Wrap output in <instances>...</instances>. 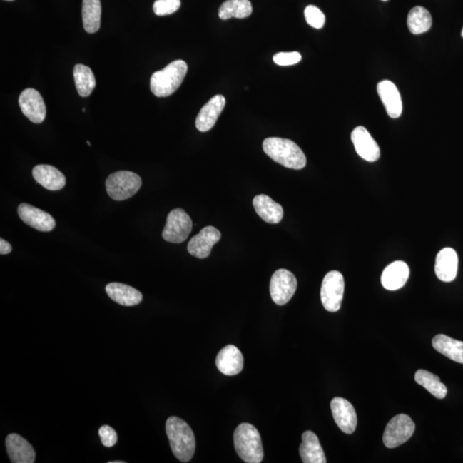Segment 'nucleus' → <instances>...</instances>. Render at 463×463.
Masks as SVG:
<instances>
[{
	"label": "nucleus",
	"instance_id": "f257e3e1",
	"mask_svg": "<svg viewBox=\"0 0 463 463\" xmlns=\"http://www.w3.org/2000/svg\"><path fill=\"white\" fill-rule=\"evenodd\" d=\"M166 432L172 452L182 462L192 460L196 450V439L189 424L182 419L172 416L166 422Z\"/></svg>",
	"mask_w": 463,
	"mask_h": 463
},
{
	"label": "nucleus",
	"instance_id": "f03ea898",
	"mask_svg": "<svg viewBox=\"0 0 463 463\" xmlns=\"http://www.w3.org/2000/svg\"><path fill=\"white\" fill-rule=\"evenodd\" d=\"M263 151L283 167L300 170L307 165V157L301 148L290 139L266 138L263 143Z\"/></svg>",
	"mask_w": 463,
	"mask_h": 463
},
{
	"label": "nucleus",
	"instance_id": "7ed1b4c3",
	"mask_svg": "<svg viewBox=\"0 0 463 463\" xmlns=\"http://www.w3.org/2000/svg\"><path fill=\"white\" fill-rule=\"evenodd\" d=\"M188 67L184 61L170 63L163 70L156 71L151 78V91L157 97H168L180 88Z\"/></svg>",
	"mask_w": 463,
	"mask_h": 463
},
{
	"label": "nucleus",
	"instance_id": "20e7f679",
	"mask_svg": "<svg viewBox=\"0 0 463 463\" xmlns=\"http://www.w3.org/2000/svg\"><path fill=\"white\" fill-rule=\"evenodd\" d=\"M235 447L239 457L245 462L260 463L263 459V449L260 433L248 423L238 426L233 433Z\"/></svg>",
	"mask_w": 463,
	"mask_h": 463
},
{
	"label": "nucleus",
	"instance_id": "39448f33",
	"mask_svg": "<svg viewBox=\"0 0 463 463\" xmlns=\"http://www.w3.org/2000/svg\"><path fill=\"white\" fill-rule=\"evenodd\" d=\"M141 186V178L130 171L113 173L106 180V188L110 198L116 201H124L133 197Z\"/></svg>",
	"mask_w": 463,
	"mask_h": 463
},
{
	"label": "nucleus",
	"instance_id": "423d86ee",
	"mask_svg": "<svg viewBox=\"0 0 463 463\" xmlns=\"http://www.w3.org/2000/svg\"><path fill=\"white\" fill-rule=\"evenodd\" d=\"M344 288V278L339 271L332 270L327 273L322 280L321 287V301L327 311L337 312L341 308Z\"/></svg>",
	"mask_w": 463,
	"mask_h": 463
},
{
	"label": "nucleus",
	"instance_id": "0eeeda50",
	"mask_svg": "<svg viewBox=\"0 0 463 463\" xmlns=\"http://www.w3.org/2000/svg\"><path fill=\"white\" fill-rule=\"evenodd\" d=\"M414 431L415 424L409 415L401 414L395 416L385 428L384 444L387 448H397L410 439Z\"/></svg>",
	"mask_w": 463,
	"mask_h": 463
},
{
	"label": "nucleus",
	"instance_id": "6e6552de",
	"mask_svg": "<svg viewBox=\"0 0 463 463\" xmlns=\"http://www.w3.org/2000/svg\"><path fill=\"white\" fill-rule=\"evenodd\" d=\"M193 229V220L185 210H173L168 215L163 237L170 243L180 244L188 239Z\"/></svg>",
	"mask_w": 463,
	"mask_h": 463
},
{
	"label": "nucleus",
	"instance_id": "1a4fd4ad",
	"mask_svg": "<svg viewBox=\"0 0 463 463\" xmlns=\"http://www.w3.org/2000/svg\"><path fill=\"white\" fill-rule=\"evenodd\" d=\"M297 290V280L290 270H276L270 280V296L276 305H284L290 302Z\"/></svg>",
	"mask_w": 463,
	"mask_h": 463
},
{
	"label": "nucleus",
	"instance_id": "9d476101",
	"mask_svg": "<svg viewBox=\"0 0 463 463\" xmlns=\"http://www.w3.org/2000/svg\"><path fill=\"white\" fill-rule=\"evenodd\" d=\"M19 101L21 110L29 121L36 124L45 121L46 109L44 100L36 89H25L21 93Z\"/></svg>",
	"mask_w": 463,
	"mask_h": 463
},
{
	"label": "nucleus",
	"instance_id": "9b49d317",
	"mask_svg": "<svg viewBox=\"0 0 463 463\" xmlns=\"http://www.w3.org/2000/svg\"><path fill=\"white\" fill-rule=\"evenodd\" d=\"M335 422L346 434H352L357 427V414L354 406L346 399L335 397L330 403Z\"/></svg>",
	"mask_w": 463,
	"mask_h": 463
},
{
	"label": "nucleus",
	"instance_id": "f8f14e48",
	"mask_svg": "<svg viewBox=\"0 0 463 463\" xmlns=\"http://www.w3.org/2000/svg\"><path fill=\"white\" fill-rule=\"evenodd\" d=\"M220 237L222 235L218 228L205 227L190 240L188 245V252L198 258H206L210 256L212 248L220 240Z\"/></svg>",
	"mask_w": 463,
	"mask_h": 463
},
{
	"label": "nucleus",
	"instance_id": "ddd939ff",
	"mask_svg": "<svg viewBox=\"0 0 463 463\" xmlns=\"http://www.w3.org/2000/svg\"><path fill=\"white\" fill-rule=\"evenodd\" d=\"M351 140L354 143L355 151L361 158L370 163L380 159V148L375 138L363 126H358L352 131Z\"/></svg>",
	"mask_w": 463,
	"mask_h": 463
},
{
	"label": "nucleus",
	"instance_id": "4468645a",
	"mask_svg": "<svg viewBox=\"0 0 463 463\" xmlns=\"http://www.w3.org/2000/svg\"><path fill=\"white\" fill-rule=\"evenodd\" d=\"M18 212L24 223L38 231L50 232L56 226V222L52 215L28 203H21Z\"/></svg>",
	"mask_w": 463,
	"mask_h": 463
},
{
	"label": "nucleus",
	"instance_id": "2eb2a0df",
	"mask_svg": "<svg viewBox=\"0 0 463 463\" xmlns=\"http://www.w3.org/2000/svg\"><path fill=\"white\" fill-rule=\"evenodd\" d=\"M216 367L226 376H235L244 367V357L235 346L228 345L219 352L215 360Z\"/></svg>",
	"mask_w": 463,
	"mask_h": 463
},
{
	"label": "nucleus",
	"instance_id": "dca6fc26",
	"mask_svg": "<svg viewBox=\"0 0 463 463\" xmlns=\"http://www.w3.org/2000/svg\"><path fill=\"white\" fill-rule=\"evenodd\" d=\"M6 450L10 460L14 463H33L36 454L29 442L16 433L8 435L6 439Z\"/></svg>",
	"mask_w": 463,
	"mask_h": 463
},
{
	"label": "nucleus",
	"instance_id": "f3484780",
	"mask_svg": "<svg viewBox=\"0 0 463 463\" xmlns=\"http://www.w3.org/2000/svg\"><path fill=\"white\" fill-rule=\"evenodd\" d=\"M226 105V99L222 95H218L211 98L203 106L196 118V127L202 133L213 128L220 113Z\"/></svg>",
	"mask_w": 463,
	"mask_h": 463
},
{
	"label": "nucleus",
	"instance_id": "a211bd4d",
	"mask_svg": "<svg viewBox=\"0 0 463 463\" xmlns=\"http://www.w3.org/2000/svg\"><path fill=\"white\" fill-rule=\"evenodd\" d=\"M377 93L388 116L392 118L400 117L402 113V101L396 85L389 80L382 81L377 84Z\"/></svg>",
	"mask_w": 463,
	"mask_h": 463
},
{
	"label": "nucleus",
	"instance_id": "6ab92c4d",
	"mask_svg": "<svg viewBox=\"0 0 463 463\" xmlns=\"http://www.w3.org/2000/svg\"><path fill=\"white\" fill-rule=\"evenodd\" d=\"M458 270V256L452 248L441 250L437 255L435 273L442 282L450 283L457 278Z\"/></svg>",
	"mask_w": 463,
	"mask_h": 463
},
{
	"label": "nucleus",
	"instance_id": "aec40b11",
	"mask_svg": "<svg viewBox=\"0 0 463 463\" xmlns=\"http://www.w3.org/2000/svg\"><path fill=\"white\" fill-rule=\"evenodd\" d=\"M409 267L405 262H394L383 271L381 276L382 285L390 291L400 290L409 280Z\"/></svg>",
	"mask_w": 463,
	"mask_h": 463
},
{
	"label": "nucleus",
	"instance_id": "412c9836",
	"mask_svg": "<svg viewBox=\"0 0 463 463\" xmlns=\"http://www.w3.org/2000/svg\"><path fill=\"white\" fill-rule=\"evenodd\" d=\"M33 177L38 184L53 192L63 189L66 184L65 175L50 165L36 166L33 169Z\"/></svg>",
	"mask_w": 463,
	"mask_h": 463
},
{
	"label": "nucleus",
	"instance_id": "4be33fe9",
	"mask_svg": "<svg viewBox=\"0 0 463 463\" xmlns=\"http://www.w3.org/2000/svg\"><path fill=\"white\" fill-rule=\"evenodd\" d=\"M109 298L124 307H134L142 302L143 295L136 288L126 284L112 283L106 287Z\"/></svg>",
	"mask_w": 463,
	"mask_h": 463
},
{
	"label": "nucleus",
	"instance_id": "5701e85b",
	"mask_svg": "<svg viewBox=\"0 0 463 463\" xmlns=\"http://www.w3.org/2000/svg\"><path fill=\"white\" fill-rule=\"evenodd\" d=\"M300 454L304 463H325L327 462L320 439L315 433L311 431L303 433Z\"/></svg>",
	"mask_w": 463,
	"mask_h": 463
},
{
	"label": "nucleus",
	"instance_id": "b1692460",
	"mask_svg": "<svg viewBox=\"0 0 463 463\" xmlns=\"http://www.w3.org/2000/svg\"><path fill=\"white\" fill-rule=\"evenodd\" d=\"M253 207L257 214L267 223L278 224L283 218L281 205L275 203L266 195H259L253 199Z\"/></svg>",
	"mask_w": 463,
	"mask_h": 463
},
{
	"label": "nucleus",
	"instance_id": "393cba45",
	"mask_svg": "<svg viewBox=\"0 0 463 463\" xmlns=\"http://www.w3.org/2000/svg\"><path fill=\"white\" fill-rule=\"evenodd\" d=\"M432 346L440 354L463 365V342L440 334L433 338Z\"/></svg>",
	"mask_w": 463,
	"mask_h": 463
},
{
	"label": "nucleus",
	"instance_id": "a878e982",
	"mask_svg": "<svg viewBox=\"0 0 463 463\" xmlns=\"http://www.w3.org/2000/svg\"><path fill=\"white\" fill-rule=\"evenodd\" d=\"M252 14L253 6L250 0H226L219 9V18L222 20L243 19Z\"/></svg>",
	"mask_w": 463,
	"mask_h": 463
},
{
	"label": "nucleus",
	"instance_id": "bb28decb",
	"mask_svg": "<svg viewBox=\"0 0 463 463\" xmlns=\"http://www.w3.org/2000/svg\"><path fill=\"white\" fill-rule=\"evenodd\" d=\"M82 16L83 28L89 34H94L101 28V0H83Z\"/></svg>",
	"mask_w": 463,
	"mask_h": 463
},
{
	"label": "nucleus",
	"instance_id": "cd10ccee",
	"mask_svg": "<svg viewBox=\"0 0 463 463\" xmlns=\"http://www.w3.org/2000/svg\"><path fill=\"white\" fill-rule=\"evenodd\" d=\"M432 25V15L424 7L415 6L407 16V27L414 35L427 32Z\"/></svg>",
	"mask_w": 463,
	"mask_h": 463
},
{
	"label": "nucleus",
	"instance_id": "c85d7f7f",
	"mask_svg": "<svg viewBox=\"0 0 463 463\" xmlns=\"http://www.w3.org/2000/svg\"><path fill=\"white\" fill-rule=\"evenodd\" d=\"M414 380L416 383L422 385L436 398L444 399L447 395V388L442 383L439 377L427 370H418L415 373Z\"/></svg>",
	"mask_w": 463,
	"mask_h": 463
},
{
	"label": "nucleus",
	"instance_id": "c756f323",
	"mask_svg": "<svg viewBox=\"0 0 463 463\" xmlns=\"http://www.w3.org/2000/svg\"><path fill=\"white\" fill-rule=\"evenodd\" d=\"M73 76L76 91L79 96L82 97L91 96L96 84L95 75L91 68L78 63L74 67Z\"/></svg>",
	"mask_w": 463,
	"mask_h": 463
},
{
	"label": "nucleus",
	"instance_id": "7c9ffc66",
	"mask_svg": "<svg viewBox=\"0 0 463 463\" xmlns=\"http://www.w3.org/2000/svg\"><path fill=\"white\" fill-rule=\"evenodd\" d=\"M180 0H156L153 5L155 14L159 16L171 15L180 9Z\"/></svg>",
	"mask_w": 463,
	"mask_h": 463
},
{
	"label": "nucleus",
	"instance_id": "2f4dec72",
	"mask_svg": "<svg viewBox=\"0 0 463 463\" xmlns=\"http://www.w3.org/2000/svg\"><path fill=\"white\" fill-rule=\"evenodd\" d=\"M305 18L310 26L317 29L324 27L325 16L315 6H308L305 10Z\"/></svg>",
	"mask_w": 463,
	"mask_h": 463
},
{
	"label": "nucleus",
	"instance_id": "473e14b6",
	"mask_svg": "<svg viewBox=\"0 0 463 463\" xmlns=\"http://www.w3.org/2000/svg\"><path fill=\"white\" fill-rule=\"evenodd\" d=\"M301 54L298 52L278 53L274 55L273 61L280 66L296 65L301 61Z\"/></svg>",
	"mask_w": 463,
	"mask_h": 463
},
{
	"label": "nucleus",
	"instance_id": "72a5a7b5",
	"mask_svg": "<svg viewBox=\"0 0 463 463\" xmlns=\"http://www.w3.org/2000/svg\"><path fill=\"white\" fill-rule=\"evenodd\" d=\"M99 436L101 443L105 447H113L118 441V435L116 430L109 426H103L100 428Z\"/></svg>",
	"mask_w": 463,
	"mask_h": 463
},
{
	"label": "nucleus",
	"instance_id": "f704fd0d",
	"mask_svg": "<svg viewBox=\"0 0 463 463\" xmlns=\"http://www.w3.org/2000/svg\"><path fill=\"white\" fill-rule=\"evenodd\" d=\"M12 248L10 243L4 239L0 240V253L6 255L11 253Z\"/></svg>",
	"mask_w": 463,
	"mask_h": 463
},
{
	"label": "nucleus",
	"instance_id": "c9c22d12",
	"mask_svg": "<svg viewBox=\"0 0 463 463\" xmlns=\"http://www.w3.org/2000/svg\"><path fill=\"white\" fill-rule=\"evenodd\" d=\"M124 462L118 461V462H110V463H123Z\"/></svg>",
	"mask_w": 463,
	"mask_h": 463
},
{
	"label": "nucleus",
	"instance_id": "e433bc0d",
	"mask_svg": "<svg viewBox=\"0 0 463 463\" xmlns=\"http://www.w3.org/2000/svg\"><path fill=\"white\" fill-rule=\"evenodd\" d=\"M87 143H88V146H91V143H89V141H87Z\"/></svg>",
	"mask_w": 463,
	"mask_h": 463
},
{
	"label": "nucleus",
	"instance_id": "4c0bfd02",
	"mask_svg": "<svg viewBox=\"0 0 463 463\" xmlns=\"http://www.w3.org/2000/svg\"><path fill=\"white\" fill-rule=\"evenodd\" d=\"M6 1H14V0H6Z\"/></svg>",
	"mask_w": 463,
	"mask_h": 463
},
{
	"label": "nucleus",
	"instance_id": "58836bf2",
	"mask_svg": "<svg viewBox=\"0 0 463 463\" xmlns=\"http://www.w3.org/2000/svg\"><path fill=\"white\" fill-rule=\"evenodd\" d=\"M462 36L463 38V28H462Z\"/></svg>",
	"mask_w": 463,
	"mask_h": 463
},
{
	"label": "nucleus",
	"instance_id": "ea45409f",
	"mask_svg": "<svg viewBox=\"0 0 463 463\" xmlns=\"http://www.w3.org/2000/svg\"><path fill=\"white\" fill-rule=\"evenodd\" d=\"M382 1H388V0H382Z\"/></svg>",
	"mask_w": 463,
	"mask_h": 463
}]
</instances>
